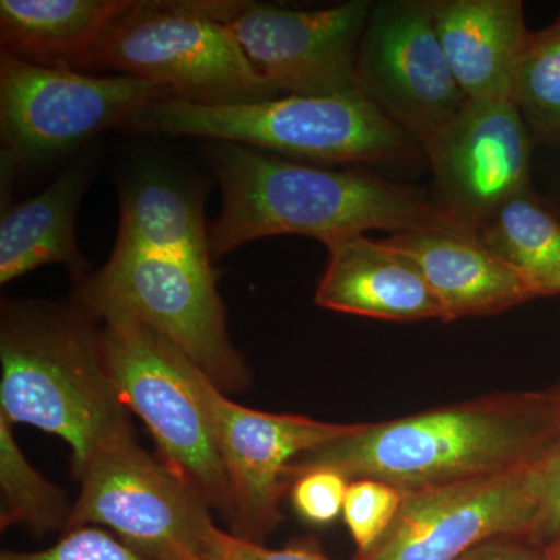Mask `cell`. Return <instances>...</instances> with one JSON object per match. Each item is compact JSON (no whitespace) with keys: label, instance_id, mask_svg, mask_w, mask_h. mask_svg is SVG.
<instances>
[{"label":"cell","instance_id":"1","mask_svg":"<svg viewBox=\"0 0 560 560\" xmlns=\"http://www.w3.org/2000/svg\"><path fill=\"white\" fill-rule=\"evenodd\" d=\"M558 389L497 393L383 422L302 453L289 485L305 471L371 478L401 492L499 477L537 464L559 425Z\"/></svg>","mask_w":560,"mask_h":560},{"label":"cell","instance_id":"2","mask_svg":"<svg viewBox=\"0 0 560 560\" xmlns=\"http://www.w3.org/2000/svg\"><path fill=\"white\" fill-rule=\"evenodd\" d=\"M217 143L209 156L223 206L209 226L212 260L272 235H305L327 245L374 230L441 228L464 234L418 189L366 168L316 167Z\"/></svg>","mask_w":560,"mask_h":560},{"label":"cell","instance_id":"3","mask_svg":"<svg viewBox=\"0 0 560 560\" xmlns=\"http://www.w3.org/2000/svg\"><path fill=\"white\" fill-rule=\"evenodd\" d=\"M0 361V412L68 442L73 474L103 445L132 434L103 355L101 319L79 301L3 305Z\"/></svg>","mask_w":560,"mask_h":560},{"label":"cell","instance_id":"4","mask_svg":"<svg viewBox=\"0 0 560 560\" xmlns=\"http://www.w3.org/2000/svg\"><path fill=\"white\" fill-rule=\"evenodd\" d=\"M125 128L237 143L304 164H375L407 158L418 145L359 91L221 105L162 98Z\"/></svg>","mask_w":560,"mask_h":560},{"label":"cell","instance_id":"5","mask_svg":"<svg viewBox=\"0 0 560 560\" xmlns=\"http://www.w3.org/2000/svg\"><path fill=\"white\" fill-rule=\"evenodd\" d=\"M234 0H132L110 22L83 72H116L221 105L279 97L250 65L226 16Z\"/></svg>","mask_w":560,"mask_h":560},{"label":"cell","instance_id":"6","mask_svg":"<svg viewBox=\"0 0 560 560\" xmlns=\"http://www.w3.org/2000/svg\"><path fill=\"white\" fill-rule=\"evenodd\" d=\"M101 319L102 349L128 410L145 422L162 464L230 521L231 489L195 366L156 330L121 315Z\"/></svg>","mask_w":560,"mask_h":560},{"label":"cell","instance_id":"7","mask_svg":"<svg viewBox=\"0 0 560 560\" xmlns=\"http://www.w3.org/2000/svg\"><path fill=\"white\" fill-rule=\"evenodd\" d=\"M80 493L68 528L97 523L151 560H220L221 536L209 506L135 434L103 445L75 471Z\"/></svg>","mask_w":560,"mask_h":560},{"label":"cell","instance_id":"8","mask_svg":"<svg viewBox=\"0 0 560 560\" xmlns=\"http://www.w3.org/2000/svg\"><path fill=\"white\" fill-rule=\"evenodd\" d=\"M217 271L116 245L105 267L80 282L77 301L95 316L121 313L156 330L221 390L248 370L231 342Z\"/></svg>","mask_w":560,"mask_h":560},{"label":"cell","instance_id":"9","mask_svg":"<svg viewBox=\"0 0 560 560\" xmlns=\"http://www.w3.org/2000/svg\"><path fill=\"white\" fill-rule=\"evenodd\" d=\"M168 88L128 75L98 77L44 68L0 55L2 168L13 172L55 160L162 98Z\"/></svg>","mask_w":560,"mask_h":560},{"label":"cell","instance_id":"10","mask_svg":"<svg viewBox=\"0 0 560 560\" xmlns=\"http://www.w3.org/2000/svg\"><path fill=\"white\" fill-rule=\"evenodd\" d=\"M357 90L420 147L469 102L445 60L431 0L374 3L357 58Z\"/></svg>","mask_w":560,"mask_h":560},{"label":"cell","instance_id":"11","mask_svg":"<svg viewBox=\"0 0 560 560\" xmlns=\"http://www.w3.org/2000/svg\"><path fill=\"white\" fill-rule=\"evenodd\" d=\"M374 2L290 10L234 0L226 24L279 94L329 97L357 92V58Z\"/></svg>","mask_w":560,"mask_h":560},{"label":"cell","instance_id":"12","mask_svg":"<svg viewBox=\"0 0 560 560\" xmlns=\"http://www.w3.org/2000/svg\"><path fill=\"white\" fill-rule=\"evenodd\" d=\"M200 385L230 481L228 523L234 536L261 544L280 521L279 503L290 486L287 469L293 459L352 433L359 423L250 410L224 396L202 371Z\"/></svg>","mask_w":560,"mask_h":560},{"label":"cell","instance_id":"13","mask_svg":"<svg viewBox=\"0 0 560 560\" xmlns=\"http://www.w3.org/2000/svg\"><path fill=\"white\" fill-rule=\"evenodd\" d=\"M534 140L508 97L474 98L422 147L434 175V205L464 234L530 187Z\"/></svg>","mask_w":560,"mask_h":560},{"label":"cell","instance_id":"14","mask_svg":"<svg viewBox=\"0 0 560 560\" xmlns=\"http://www.w3.org/2000/svg\"><path fill=\"white\" fill-rule=\"evenodd\" d=\"M537 521L533 467L408 492L393 525L353 560H456L482 541L528 537Z\"/></svg>","mask_w":560,"mask_h":560},{"label":"cell","instance_id":"15","mask_svg":"<svg viewBox=\"0 0 560 560\" xmlns=\"http://www.w3.org/2000/svg\"><path fill=\"white\" fill-rule=\"evenodd\" d=\"M326 248L329 259L315 293L319 307L394 323H447L440 298L407 254L364 234L337 238Z\"/></svg>","mask_w":560,"mask_h":560},{"label":"cell","instance_id":"16","mask_svg":"<svg viewBox=\"0 0 560 560\" xmlns=\"http://www.w3.org/2000/svg\"><path fill=\"white\" fill-rule=\"evenodd\" d=\"M388 245L415 260L447 313V323L499 315L537 298L521 272L470 235L418 228L396 232Z\"/></svg>","mask_w":560,"mask_h":560},{"label":"cell","instance_id":"17","mask_svg":"<svg viewBox=\"0 0 560 560\" xmlns=\"http://www.w3.org/2000/svg\"><path fill=\"white\" fill-rule=\"evenodd\" d=\"M434 28L469 101L511 98L529 31L521 0H431Z\"/></svg>","mask_w":560,"mask_h":560},{"label":"cell","instance_id":"18","mask_svg":"<svg viewBox=\"0 0 560 560\" xmlns=\"http://www.w3.org/2000/svg\"><path fill=\"white\" fill-rule=\"evenodd\" d=\"M90 179V164L80 160L46 190L2 213V285L49 264L65 265L79 282L86 279L88 261L77 243L75 220Z\"/></svg>","mask_w":560,"mask_h":560},{"label":"cell","instance_id":"19","mask_svg":"<svg viewBox=\"0 0 560 560\" xmlns=\"http://www.w3.org/2000/svg\"><path fill=\"white\" fill-rule=\"evenodd\" d=\"M116 245L215 271L201 195L160 168L140 171L120 187Z\"/></svg>","mask_w":560,"mask_h":560},{"label":"cell","instance_id":"20","mask_svg":"<svg viewBox=\"0 0 560 560\" xmlns=\"http://www.w3.org/2000/svg\"><path fill=\"white\" fill-rule=\"evenodd\" d=\"M132 0H2V54L44 68L83 72L106 27Z\"/></svg>","mask_w":560,"mask_h":560},{"label":"cell","instance_id":"21","mask_svg":"<svg viewBox=\"0 0 560 560\" xmlns=\"http://www.w3.org/2000/svg\"><path fill=\"white\" fill-rule=\"evenodd\" d=\"M475 238L521 272L537 298L560 294V219L530 187L482 221Z\"/></svg>","mask_w":560,"mask_h":560},{"label":"cell","instance_id":"22","mask_svg":"<svg viewBox=\"0 0 560 560\" xmlns=\"http://www.w3.org/2000/svg\"><path fill=\"white\" fill-rule=\"evenodd\" d=\"M511 101L534 142L560 147V13L530 32L512 79Z\"/></svg>","mask_w":560,"mask_h":560},{"label":"cell","instance_id":"23","mask_svg":"<svg viewBox=\"0 0 560 560\" xmlns=\"http://www.w3.org/2000/svg\"><path fill=\"white\" fill-rule=\"evenodd\" d=\"M0 489L2 529L24 525L36 533L68 528L70 511L61 490L33 469L11 433V422L0 412Z\"/></svg>","mask_w":560,"mask_h":560},{"label":"cell","instance_id":"24","mask_svg":"<svg viewBox=\"0 0 560 560\" xmlns=\"http://www.w3.org/2000/svg\"><path fill=\"white\" fill-rule=\"evenodd\" d=\"M405 493L388 482L361 478L349 482L346 492V525L357 545V555L377 544L399 514Z\"/></svg>","mask_w":560,"mask_h":560},{"label":"cell","instance_id":"25","mask_svg":"<svg viewBox=\"0 0 560 560\" xmlns=\"http://www.w3.org/2000/svg\"><path fill=\"white\" fill-rule=\"evenodd\" d=\"M0 560H151L105 530L79 526L68 529L54 547L33 552H2Z\"/></svg>","mask_w":560,"mask_h":560},{"label":"cell","instance_id":"26","mask_svg":"<svg viewBox=\"0 0 560 560\" xmlns=\"http://www.w3.org/2000/svg\"><path fill=\"white\" fill-rule=\"evenodd\" d=\"M560 399V382L556 385ZM537 497V521L529 541L548 548L560 539V415L559 425L550 447L533 466Z\"/></svg>","mask_w":560,"mask_h":560},{"label":"cell","instance_id":"27","mask_svg":"<svg viewBox=\"0 0 560 560\" xmlns=\"http://www.w3.org/2000/svg\"><path fill=\"white\" fill-rule=\"evenodd\" d=\"M349 480L335 470L305 471L291 482L294 510L313 525L334 522L345 508Z\"/></svg>","mask_w":560,"mask_h":560},{"label":"cell","instance_id":"28","mask_svg":"<svg viewBox=\"0 0 560 560\" xmlns=\"http://www.w3.org/2000/svg\"><path fill=\"white\" fill-rule=\"evenodd\" d=\"M220 560H331L319 550L318 545L302 541L283 550H271L261 544L242 539L232 533L221 536Z\"/></svg>","mask_w":560,"mask_h":560},{"label":"cell","instance_id":"29","mask_svg":"<svg viewBox=\"0 0 560 560\" xmlns=\"http://www.w3.org/2000/svg\"><path fill=\"white\" fill-rule=\"evenodd\" d=\"M456 560H550L544 548L526 537H497L482 541Z\"/></svg>","mask_w":560,"mask_h":560},{"label":"cell","instance_id":"30","mask_svg":"<svg viewBox=\"0 0 560 560\" xmlns=\"http://www.w3.org/2000/svg\"><path fill=\"white\" fill-rule=\"evenodd\" d=\"M545 552H547L548 559L560 560V539L556 540L550 547L545 548Z\"/></svg>","mask_w":560,"mask_h":560}]
</instances>
